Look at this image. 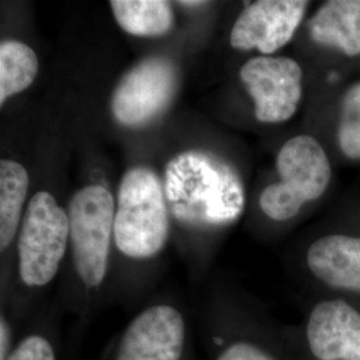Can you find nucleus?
<instances>
[{"mask_svg":"<svg viewBox=\"0 0 360 360\" xmlns=\"http://www.w3.org/2000/svg\"><path fill=\"white\" fill-rule=\"evenodd\" d=\"M165 195L171 215L195 230L229 224L245 208V188L235 168L200 150L183 151L168 162Z\"/></svg>","mask_w":360,"mask_h":360,"instance_id":"f257e3e1","label":"nucleus"},{"mask_svg":"<svg viewBox=\"0 0 360 360\" xmlns=\"http://www.w3.org/2000/svg\"><path fill=\"white\" fill-rule=\"evenodd\" d=\"M37 53L25 43L13 39L0 44V105L28 89L38 75Z\"/></svg>","mask_w":360,"mask_h":360,"instance_id":"dca6fc26","label":"nucleus"},{"mask_svg":"<svg viewBox=\"0 0 360 360\" xmlns=\"http://www.w3.org/2000/svg\"><path fill=\"white\" fill-rule=\"evenodd\" d=\"M110 6L120 28L135 37H160L174 25L171 4L165 0H112Z\"/></svg>","mask_w":360,"mask_h":360,"instance_id":"4468645a","label":"nucleus"},{"mask_svg":"<svg viewBox=\"0 0 360 360\" xmlns=\"http://www.w3.org/2000/svg\"><path fill=\"white\" fill-rule=\"evenodd\" d=\"M70 245L80 285L98 291L107 278L114 240L115 206L111 193L102 186L79 190L68 207Z\"/></svg>","mask_w":360,"mask_h":360,"instance_id":"7ed1b4c3","label":"nucleus"},{"mask_svg":"<svg viewBox=\"0 0 360 360\" xmlns=\"http://www.w3.org/2000/svg\"><path fill=\"white\" fill-rule=\"evenodd\" d=\"M264 326L217 318L206 326L211 360H292L288 349Z\"/></svg>","mask_w":360,"mask_h":360,"instance_id":"9b49d317","label":"nucleus"},{"mask_svg":"<svg viewBox=\"0 0 360 360\" xmlns=\"http://www.w3.org/2000/svg\"><path fill=\"white\" fill-rule=\"evenodd\" d=\"M28 174L20 163L0 162V248L4 252L13 245L19 230L22 210L28 193Z\"/></svg>","mask_w":360,"mask_h":360,"instance_id":"2eb2a0df","label":"nucleus"},{"mask_svg":"<svg viewBox=\"0 0 360 360\" xmlns=\"http://www.w3.org/2000/svg\"><path fill=\"white\" fill-rule=\"evenodd\" d=\"M70 245L68 214L51 193L39 191L27 207L16 243L18 276L28 290L55 279Z\"/></svg>","mask_w":360,"mask_h":360,"instance_id":"20e7f679","label":"nucleus"},{"mask_svg":"<svg viewBox=\"0 0 360 360\" xmlns=\"http://www.w3.org/2000/svg\"><path fill=\"white\" fill-rule=\"evenodd\" d=\"M314 41L348 56L360 53V0H330L309 20Z\"/></svg>","mask_w":360,"mask_h":360,"instance_id":"ddd939ff","label":"nucleus"},{"mask_svg":"<svg viewBox=\"0 0 360 360\" xmlns=\"http://www.w3.org/2000/svg\"><path fill=\"white\" fill-rule=\"evenodd\" d=\"M309 272L324 285L360 294V238L326 235L309 245L306 254Z\"/></svg>","mask_w":360,"mask_h":360,"instance_id":"f8f14e48","label":"nucleus"},{"mask_svg":"<svg viewBox=\"0 0 360 360\" xmlns=\"http://www.w3.org/2000/svg\"><path fill=\"white\" fill-rule=\"evenodd\" d=\"M190 326L169 303L138 312L110 348L105 360H190Z\"/></svg>","mask_w":360,"mask_h":360,"instance_id":"423d86ee","label":"nucleus"},{"mask_svg":"<svg viewBox=\"0 0 360 360\" xmlns=\"http://www.w3.org/2000/svg\"><path fill=\"white\" fill-rule=\"evenodd\" d=\"M276 168L281 181L266 187L259 198L262 211L276 221L295 218L304 203L322 196L331 180L327 154L309 135L284 143Z\"/></svg>","mask_w":360,"mask_h":360,"instance_id":"39448f33","label":"nucleus"},{"mask_svg":"<svg viewBox=\"0 0 360 360\" xmlns=\"http://www.w3.org/2000/svg\"><path fill=\"white\" fill-rule=\"evenodd\" d=\"M176 70L163 58H150L132 67L117 83L111 112L124 127H142L160 115L176 91Z\"/></svg>","mask_w":360,"mask_h":360,"instance_id":"0eeeda50","label":"nucleus"},{"mask_svg":"<svg viewBox=\"0 0 360 360\" xmlns=\"http://www.w3.org/2000/svg\"><path fill=\"white\" fill-rule=\"evenodd\" d=\"M338 142L349 159H360V82L352 84L342 99Z\"/></svg>","mask_w":360,"mask_h":360,"instance_id":"a211bd4d","label":"nucleus"},{"mask_svg":"<svg viewBox=\"0 0 360 360\" xmlns=\"http://www.w3.org/2000/svg\"><path fill=\"white\" fill-rule=\"evenodd\" d=\"M6 360H60L55 326H31Z\"/></svg>","mask_w":360,"mask_h":360,"instance_id":"f3484780","label":"nucleus"},{"mask_svg":"<svg viewBox=\"0 0 360 360\" xmlns=\"http://www.w3.org/2000/svg\"><path fill=\"white\" fill-rule=\"evenodd\" d=\"M168 211L165 187L154 171L129 168L117 191L114 221L116 250L132 260L158 257L167 245Z\"/></svg>","mask_w":360,"mask_h":360,"instance_id":"f03ea898","label":"nucleus"},{"mask_svg":"<svg viewBox=\"0 0 360 360\" xmlns=\"http://www.w3.org/2000/svg\"><path fill=\"white\" fill-rule=\"evenodd\" d=\"M309 1L259 0L247 6L232 27L230 43L235 50L257 49L270 55L285 46L296 32Z\"/></svg>","mask_w":360,"mask_h":360,"instance_id":"1a4fd4ad","label":"nucleus"},{"mask_svg":"<svg viewBox=\"0 0 360 360\" xmlns=\"http://www.w3.org/2000/svg\"><path fill=\"white\" fill-rule=\"evenodd\" d=\"M239 77L255 103L263 123H282L297 110L302 99L303 71L285 56H257L243 65Z\"/></svg>","mask_w":360,"mask_h":360,"instance_id":"6e6552de","label":"nucleus"},{"mask_svg":"<svg viewBox=\"0 0 360 360\" xmlns=\"http://www.w3.org/2000/svg\"><path fill=\"white\" fill-rule=\"evenodd\" d=\"M312 360H360V311L347 300H321L309 312L303 328Z\"/></svg>","mask_w":360,"mask_h":360,"instance_id":"9d476101","label":"nucleus"},{"mask_svg":"<svg viewBox=\"0 0 360 360\" xmlns=\"http://www.w3.org/2000/svg\"><path fill=\"white\" fill-rule=\"evenodd\" d=\"M16 324L1 311L0 316V360H6L16 345Z\"/></svg>","mask_w":360,"mask_h":360,"instance_id":"6ab92c4d","label":"nucleus"},{"mask_svg":"<svg viewBox=\"0 0 360 360\" xmlns=\"http://www.w3.org/2000/svg\"><path fill=\"white\" fill-rule=\"evenodd\" d=\"M179 4H183V6H190V7H195V6H200V4H203V1H179Z\"/></svg>","mask_w":360,"mask_h":360,"instance_id":"aec40b11","label":"nucleus"}]
</instances>
